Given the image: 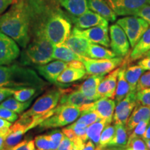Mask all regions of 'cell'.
Segmentation results:
<instances>
[{
  "label": "cell",
  "mask_w": 150,
  "mask_h": 150,
  "mask_svg": "<svg viewBox=\"0 0 150 150\" xmlns=\"http://www.w3.org/2000/svg\"><path fill=\"white\" fill-rule=\"evenodd\" d=\"M115 127L111 126V125H107L106 128L102 131L100 138H99V145L97 146H99L103 149H105L108 146L110 140L113 138L114 136H115Z\"/></svg>",
  "instance_id": "cell-33"
},
{
  "label": "cell",
  "mask_w": 150,
  "mask_h": 150,
  "mask_svg": "<svg viewBox=\"0 0 150 150\" xmlns=\"http://www.w3.org/2000/svg\"><path fill=\"white\" fill-rule=\"evenodd\" d=\"M143 57H150V50H148V51L144 54Z\"/></svg>",
  "instance_id": "cell-55"
},
{
  "label": "cell",
  "mask_w": 150,
  "mask_h": 150,
  "mask_svg": "<svg viewBox=\"0 0 150 150\" xmlns=\"http://www.w3.org/2000/svg\"><path fill=\"white\" fill-rule=\"evenodd\" d=\"M35 150H54V145L49 135L38 136L34 139Z\"/></svg>",
  "instance_id": "cell-34"
},
{
  "label": "cell",
  "mask_w": 150,
  "mask_h": 150,
  "mask_svg": "<svg viewBox=\"0 0 150 150\" xmlns=\"http://www.w3.org/2000/svg\"><path fill=\"white\" fill-rule=\"evenodd\" d=\"M16 0H0V15L4 13L9 6L12 5Z\"/></svg>",
  "instance_id": "cell-48"
},
{
  "label": "cell",
  "mask_w": 150,
  "mask_h": 150,
  "mask_svg": "<svg viewBox=\"0 0 150 150\" xmlns=\"http://www.w3.org/2000/svg\"><path fill=\"white\" fill-rule=\"evenodd\" d=\"M49 136H50V140H52V143L54 145V150H56L57 148L59 147V146L61 143V140H63V137L65 135L63 134V133L61 131L55 130L52 131L50 134H49Z\"/></svg>",
  "instance_id": "cell-43"
},
{
  "label": "cell",
  "mask_w": 150,
  "mask_h": 150,
  "mask_svg": "<svg viewBox=\"0 0 150 150\" xmlns=\"http://www.w3.org/2000/svg\"><path fill=\"white\" fill-rule=\"evenodd\" d=\"M115 108V101L107 97H102L91 104L84 105L80 108V109L81 112L83 110H93L98 115L101 120H103L109 125L112 120Z\"/></svg>",
  "instance_id": "cell-10"
},
{
  "label": "cell",
  "mask_w": 150,
  "mask_h": 150,
  "mask_svg": "<svg viewBox=\"0 0 150 150\" xmlns=\"http://www.w3.org/2000/svg\"><path fill=\"white\" fill-rule=\"evenodd\" d=\"M95 147L94 143L92 141H88L85 145V147L82 150H95Z\"/></svg>",
  "instance_id": "cell-51"
},
{
  "label": "cell",
  "mask_w": 150,
  "mask_h": 150,
  "mask_svg": "<svg viewBox=\"0 0 150 150\" xmlns=\"http://www.w3.org/2000/svg\"><path fill=\"white\" fill-rule=\"evenodd\" d=\"M115 57L117 56L112 51L95 43L91 42L90 44L88 58L94 59H109Z\"/></svg>",
  "instance_id": "cell-28"
},
{
  "label": "cell",
  "mask_w": 150,
  "mask_h": 150,
  "mask_svg": "<svg viewBox=\"0 0 150 150\" xmlns=\"http://www.w3.org/2000/svg\"><path fill=\"white\" fill-rule=\"evenodd\" d=\"M117 16H134L141 7L150 5V0H106Z\"/></svg>",
  "instance_id": "cell-13"
},
{
  "label": "cell",
  "mask_w": 150,
  "mask_h": 150,
  "mask_svg": "<svg viewBox=\"0 0 150 150\" xmlns=\"http://www.w3.org/2000/svg\"><path fill=\"white\" fill-rule=\"evenodd\" d=\"M86 74V69L67 66L58 77L57 83L63 84L72 83L85 77Z\"/></svg>",
  "instance_id": "cell-26"
},
{
  "label": "cell",
  "mask_w": 150,
  "mask_h": 150,
  "mask_svg": "<svg viewBox=\"0 0 150 150\" xmlns=\"http://www.w3.org/2000/svg\"><path fill=\"white\" fill-rule=\"evenodd\" d=\"M127 148H131L133 150H149L144 140L141 138H128L126 145Z\"/></svg>",
  "instance_id": "cell-39"
},
{
  "label": "cell",
  "mask_w": 150,
  "mask_h": 150,
  "mask_svg": "<svg viewBox=\"0 0 150 150\" xmlns=\"http://www.w3.org/2000/svg\"><path fill=\"white\" fill-rule=\"evenodd\" d=\"M62 132L63 133V134H64L65 136H67V138H70L72 141L73 140H74L76 137H77L76 136V134H75V133L74 132V131H73L72 129H71L70 128H67V127L63 128V130H62Z\"/></svg>",
  "instance_id": "cell-50"
},
{
  "label": "cell",
  "mask_w": 150,
  "mask_h": 150,
  "mask_svg": "<svg viewBox=\"0 0 150 150\" xmlns=\"http://www.w3.org/2000/svg\"><path fill=\"white\" fill-rule=\"evenodd\" d=\"M150 50V27L142 34L138 43L135 45L129 57L125 58L127 62L136 61L143 57L144 54Z\"/></svg>",
  "instance_id": "cell-22"
},
{
  "label": "cell",
  "mask_w": 150,
  "mask_h": 150,
  "mask_svg": "<svg viewBox=\"0 0 150 150\" xmlns=\"http://www.w3.org/2000/svg\"><path fill=\"white\" fill-rule=\"evenodd\" d=\"M7 150H35L34 140L25 139Z\"/></svg>",
  "instance_id": "cell-41"
},
{
  "label": "cell",
  "mask_w": 150,
  "mask_h": 150,
  "mask_svg": "<svg viewBox=\"0 0 150 150\" xmlns=\"http://www.w3.org/2000/svg\"><path fill=\"white\" fill-rule=\"evenodd\" d=\"M67 127V128L72 129V130L74 131V132L75 133V134H76V136L81 138L84 142H86L88 140L87 137V134H86V132H87V128H88L87 125H84L83 123L77 122H74V124H72V125H70V126Z\"/></svg>",
  "instance_id": "cell-36"
},
{
  "label": "cell",
  "mask_w": 150,
  "mask_h": 150,
  "mask_svg": "<svg viewBox=\"0 0 150 150\" xmlns=\"http://www.w3.org/2000/svg\"><path fill=\"white\" fill-rule=\"evenodd\" d=\"M45 85L32 69L17 64L0 65V87L15 90L29 87L42 89Z\"/></svg>",
  "instance_id": "cell-3"
},
{
  "label": "cell",
  "mask_w": 150,
  "mask_h": 150,
  "mask_svg": "<svg viewBox=\"0 0 150 150\" xmlns=\"http://www.w3.org/2000/svg\"><path fill=\"white\" fill-rule=\"evenodd\" d=\"M134 16L139 17L143 19L146 22H147L149 25H150V5L143 6L135 13Z\"/></svg>",
  "instance_id": "cell-44"
},
{
  "label": "cell",
  "mask_w": 150,
  "mask_h": 150,
  "mask_svg": "<svg viewBox=\"0 0 150 150\" xmlns=\"http://www.w3.org/2000/svg\"><path fill=\"white\" fill-rule=\"evenodd\" d=\"M38 88L33 87L23 88L18 90H15L13 93L14 98L21 102H27L32 98V97L36 93Z\"/></svg>",
  "instance_id": "cell-32"
},
{
  "label": "cell",
  "mask_w": 150,
  "mask_h": 150,
  "mask_svg": "<svg viewBox=\"0 0 150 150\" xmlns=\"http://www.w3.org/2000/svg\"><path fill=\"white\" fill-rule=\"evenodd\" d=\"M75 35H80L89 40L92 43L110 47V38L108 35V27H94L87 29H79L74 27L72 31Z\"/></svg>",
  "instance_id": "cell-12"
},
{
  "label": "cell",
  "mask_w": 150,
  "mask_h": 150,
  "mask_svg": "<svg viewBox=\"0 0 150 150\" xmlns=\"http://www.w3.org/2000/svg\"><path fill=\"white\" fill-rule=\"evenodd\" d=\"M54 45L45 38H33L24 48L21 62L24 65H42L53 60Z\"/></svg>",
  "instance_id": "cell-5"
},
{
  "label": "cell",
  "mask_w": 150,
  "mask_h": 150,
  "mask_svg": "<svg viewBox=\"0 0 150 150\" xmlns=\"http://www.w3.org/2000/svg\"><path fill=\"white\" fill-rule=\"evenodd\" d=\"M125 150H133L132 149H131V148H127V149H125Z\"/></svg>",
  "instance_id": "cell-56"
},
{
  "label": "cell",
  "mask_w": 150,
  "mask_h": 150,
  "mask_svg": "<svg viewBox=\"0 0 150 150\" xmlns=\"http://www.w3.org/2000/svg\"><path fill=\"white\" fill-rule=\"evenodd\" d=\"M90 10L96 13L107 21L115 22L117 15L110 6L106 0H88Z\"/></svg>",
  "instance_id": "cell-19"
},
{
  "label": "cell",
  "mask_w": 150,
  "mask_h": 150,
  "mask_svg": "<svg viewBox=\"0 0 150 150\" xmlns=\"http://www.w3.org/2000/svg\"><path fill=\"white\" fill-rule=\"evenodd\" d=\"M149 121L147 120H142L140 121L138 125H136V127L134 129V130L132 131L130 133L128 138H142L145 134L146 130L149 125Z\"/></svg>",
  "instance_id": "cell-38"
},
{
  "label": "cell",
  "mask_w": 150,
  "mask_h": 150,
  "mask_svg": "<svg viewBox=\"0 0 150 150\" xmlns=\"http://www.w3.org/2000/svg\"><path fill=\"white\" fill-rule=\"evenodd\" d=\"M63 95V89H52L38 97L33 106L27 111L24 112L20 118H29L35 120L39 125L45 120L50 117L54 109L59 104Z\"/></svg>",
  "instance_id": "cell-4"
},
{
  "label": "cell",
  "mask_w": 150,
  "mask_h": 150,
  "mask_svg": "<svg viewBox=\"0 0 150 150\" xmlns=\"http://www.w3.org/2000/svg\"><path fill=\"white\" fill-rule=\"evenodd\" d=\"M144 70L140 65H132L127 67L125 70V76L127 81L130 86L131 92H136V88L141 75L143 74Z\"/></svg>",
  "instance_id": "cell-27"
},
{
  "label": "cell",
  "mask_w": 150,
  "mask_h": 150,
  "mask_svg": "<svg viewBox=\"0 0 150 150\" xmlns=\"http://www.w3.org/2000/svg\"><path fill=\"white\" fill-rule=\"evenodd\" d=\"M150 88V70L144 74H142L138 81L137 85L136 91H141V90L149 88Z\"/></svg>",
  "instance_id": "cell-42"
},
{
  "label": "cell",
  "mask_w": 150,
  "mask_h": 150,
  "mask_svg": "<svg viewBox=\"0 0 150 150\" xmlns=\"http://www.w3.org/2000/svg\"><path fill=\"white\" fill-rule=\"evenodd\" d=\"M14 91L15 89L0 87V103L4 102L6 99L8 98L11 95H13Z\"/></svg>",
  "instance_id": "cell-47"
},
{
  "label": "cell",
  "mask_w": 150,
  "mask_h": 150,
  "mask_svg": "<svg viewBox=\"0 0 150 150\" xmlns=\"http://www.w3.org/2000/svg\"><path fill=\"white\" fill-rule=\"evenodd\" d=\"M71 150H75V149H71Z\"/></svg>",
  "instance_id": "cell-57"
},
{
  "label": "cell",
  "mask_w": 150,
  "mask_h": 150,
  "mask_svg": "<svg viewBox=\"0 0 150 150\" xmlns=\"http://www.w3.org/2000/svg\"><path fill=\"white\" fill-rule=\"evenodd\" d=\"M0 31L22 48L28 45L31 36L25 0H16L6 12L0 15Z\"/></svg>",
  "instance_id": "cell-2"
},
{
  "label": "cell",
  "mask_w": 150,
  "mask_h": 150,
  "mask_svg": "<svg viewBox=\"0 0 150 150\" xmlns=\"http://www.w3.org/2000/svg\"><path fill=\"white\" fill-rule=\"evenodd\" d=\"M69 16L77 17L89 10L88 0H56Z\"/></svg>",
  "instance_id": "cell-18"
},
{
  "label": "cell",
  "mask_w": 150,
  "mask_h": 150,
  "mask_svg": "<svg viewBox=\"0 0 150 150\" xmlns=\"http://www.w3.org/2000/svg\"><path fill=\"white\" fill-rule=\"evenodd\" d=\"M20 50L13 39L0 31V65H8L19 57Z\"/></svg>",
  "instance_id": "cell-11"
},
{
  "label": "cell",
  "mask_w": 150,
  "mask_h": 150,
  "mask_svg": "<svg viewBox=\"0 0 150 150\" xmlns=\"http://www.w3.org/2000/svg\"><path fill=\"white\" fill-rule=\"evenodd\" d=\"M115 133L113 138L110 140L108 146H115V147H126L128 134L125 125H115Z\"/></svg>",
  "instance_id": "cell-30"
},
{
  "label": "cell",
  "mask_w": 150,
  "mask_h": 150,
  "mask_svg": "<svg viewBox=\"0 0 150 150\" xmlns=\"http://www.w3.org/2000/svg\"><path fill=\"white\" fill-rule=\"evenodd\" d=\"M93 102L95 101L91 100L78 90L73 91L72 89H67L63 90V95L60 99L59 104L72 105L81 108L84 105L91 104Z\"/></svg>",
  "instance_id": "cell-17"
},
{
  "label": "cell",
  "mask_w": 150,
  "mask_h": 150,
  "mask_svg": "<svg viewBox=\"0 0 150 150\" xmlns=\"http://www.w3.org/2000/svg\"><path fill=\"white\" fill-rule=\"evenodd\" d=\"M110 47L117 57H125L129 52L128 38L124 30L118 24H112L109 28Z\"/></svg>",
  "instance_id": "cell-9"
},
{
  "label": "cell",
  "mask_w": 150,
  "mask_h": 150,
  "mask_svg": "<svg viewBox=\"0 0 150 150\" xmlns=\"http://www.w3.org/2000/svg\"><path fill=\"white\" fill-rule=\"evenodd\" d=\"M73 148H74L73 142L70 138H68L67 136H64L63 140H61V143H60L59 147L57 148L56 150H71Z\"/></svg>",
  "instance_id": "cell-45"
},
{
  "label": "cell",
  "mask_w": 150,
  "mask_h": 150,
  "mask_svg": "<svg viewBox=\"0 0 150 150\" xmlns=\"http://www.w3.org/2000/svg\"><path fill=\"white\" fill-rule=\"evenodd\" d=\"M101 120L99 117V116L95 111L91 110H83L81 112L80 117L76 120L77 122L83 123L84 125H87L88 127L89 125H92L95 122Z\"/></svg>",
  "instance_id": "cell-35"
},
{
  "label": "cell",
  "mask_w": 150,
  "mask_h": 150,
  "mask_svg": "<svg viewBox=\"0 0 150 150\" xmlns=\"http://www.w3.org/2000/svg\"><path fill=\"white\" fill-rule=\"evenodd\" d=\"M67 67V63L56 60L55 61L48 63L42 65H36V70L48 81L51 83H57V79L63 70Z\"/></svg>",
  "instance_id": "cell-15"
},
{
  "label": "cell",
  "mask_w": 150,
  "mask_h": 150,
  "mask_svg": "<svg viewBox=\"0 0 150 150\" xmlns=\"http://www.w3.org/2000/svg\"><path fill=\"white\" fill-rule=\"evenodd\" d=\"M142 68L145 70H150V57H145L138 63Z\"/></svg>",
  "instance_id": "cell-49"
},
{
  "label": "cell",
  "mask_w": 150,
  "mask_h": 150,
  "mask_svg": "<svg viewBox=\"0 0 150 150\" xmlns=\"http://www.w3.org/2000/svg\"><path fill=\"white\" fill-rule=\"evenodd\" d=\"M146 142V145H147L148 149L150 150V139H145L144 140Z\"/></svg>",
  "instance_id": "cell-54"
},
{
  "label": "cell",
  "mask_w": 150,
  "mask_h": 150,
  "mask_svg": "<svg viewBox=\"0 0 150 150\" xmlns=\"http://www.w3.org/2000/svg\"><path fill=\"white\" fill-rule=\"evenodd\" d=\"M83 57L74 53L68 47L63 44L54 45L53 52V59L60 60L66 62H72L74 61H83Z\"/></svg>",
  "instance_id": "cell-25"
},
{
  "label": "cell",
  "mask_w": 150,
  "mask_h": 150,
  "mask_svg": "<svg viewBox=\"0 0 150 150\" xmlns=\"http://www.w3.org/2000/svg\"><path fill=\"white\" fill-rule=\"evenodd\" d=\"M104 75H91L81 85L77 87V90L81 92L86 97L93 101L99 99L97 95V87Z\"/></svg>",
  "instance_id": "cell-20"
},
{
  "label": "cell",
  "mask_w": 150,
  "mask_h": 150,
  "mask_svg": "<svg viewBox=\"0 0 150 150\" xmlns=\"http://www.w3.org/2000/svg\"><path fill=\"white\" fill-rule=\"evenodd\" d=\"M91 43L85 38L72 33L64 44L78 55L82 57H88V52Z\"/></svg>",
  "instance_id": "cell-21"
},
{
  "label": "cell",
  "mask_w": 150,
  "mask_h": 150,
  "mask_svg": "<svg viewBox=\"0 0 150 150\" xmlns=\"http://www.w3.org/2000/svg\"><path fill=\"white\" fill-rule=\"evenodd\" d=\"M11 126V123L10 122L0 118V135L5 137L6 138Z\"/></svg>",
  "instance_id": "cell-46"
},
{
  "label": "cell",
  "mask_w": 150,
  "mask_h": 150,
  "mask_svg": "<svg viewBox=\"0 0 150 150\" xmlns=\"http://www.w3.org/2000/svg\"><path fill=\"white\" fill-rule=\"evenodd\" d=\"M142 139L145 140V139H150V124L148 125V127L147 128V130H146L145 134H144L143 138Z\"/></svg>",
  "instance_id": "cell-52"
},
{
  "label": "cell",
  "mask_w": 150,
  "mask_h": 150,
  "mask_svg": "<svg viewBox=\"0 0 150 150\" xmlns=\"http://www.w3.org/2000/svg\"><path fill=\"white\" fill-rule=\"evenodd\" d=\"M122 57H115L109 59H94L83 57V62L88 75H104L120 66Z\"/></svg>",
  "instance_id": "cell-8"
},
{
  "label": "cell",
  "mask_w": 150,
  "mask_h": 150,
  "mask_svg": "<svg viewBox=\"0 0 150 150\" xmlns=\"http://www.w3.org/2000/svg\"><path fill=\"white\" fill-rule=\"evenodd\" d=\"M4 140H5V137H4L0 135V150L2 149L4 143Z\"/></svg>",
  "instance_id": "cell-53"
},
{
  "label": "cell",
  "mask_w": 150,
  "mask_h": 150,
  "mask_svg": "<svg viewBox=\"0 0 150 150\" xmlns=\"http://www.w3.org/2000/svg\"><path fill=\"white\" fill-rule=\"evenodd\" d=\"M129 63L127 61L123 60L122 63L120 67L119 72L117 74V88L115 90V99L117 102H120L128 94L131 92L130 86L128 82L127 81L125 76V70H126L127 65Z\"/></svg>",
  "instance_id": "cell-24"
},
{
  "label": "cell",
  "mask_w": 150,
  "mask_h": 150,
  "mask_svg": "<svg viewBox=\"0 0 150 150\" xmlns=\"http://www.w3.org/2000/svg\"><path fill=\"white\" fill-rule=\"evenodd\" d=\"M0 118L10 122H14L18 120V115L16 112L0 106Z\"/></svg>",
  "instance_id": "cell-40"
},
{
  "label": "cell",
  "mask_w": 150,
  "mask_h": 150,
  "mask_svg": "<svg viewBox=\"0 0 150 150\" xmlns=\"http://www.w3.org/2000/svg\"><path fill=\"white\" fill-rule=\"evenodd\" d=\"M31 36L45 38L54 45L65 43L71 34L72 22L56 0H25Z\"/></svg>",
  "instance_id": "cell-1"
},
{
  "label": "cell",
  "mask_w": 150,
  "mask_h": 150,
  "mask_svg": "<svg viewBox=\"0 0 150 150\" xmlns=\"http://www.w3.org/2000/svg\"><path fill=\"white\" fill-rule=\"evenodd\" d=\"M68 17L71 22L74 25V27L79 29H87L98 26L108 27V21L96 13L90 10L79 16L73 17L68 16Z\"/></svg>",
  "instance_id": "cell-14"
},
{
  "label": "cell",
  "mask_w": 150,
  "mask_h": 150,
  "mask_svg": "<svg viewBox=\"0 0 150 150\" xmlns=\"http://www.w3.org/2000/svg\"><path fill=\"white\" fill-rule=\"evenodd\" d=\"M29 130H30L29 125L19 119L13 125H11L9 128L8 134L6 137L1 150L9 149L10 148L16 146L17 144L21 142L24 134Z\"/></svg>",
  "instance_id": "cell-16"
},
{
  "label": "cell",
  "mask_w": 150,
  "mask_h": 150,
  "mask_svg": "<svg viewBox=\"0 0 150 150\" xmlns=\"http://www.w3.org/2000/svg\"><path fill=\"white\" fill-rule=\"evenodd\" d=\"M117 24L126 33L132 48L138 43L149 26L143 19L134 16L119 19L117 20Z\"/></svg>",
  "instance_id": "cell-7"
},
{
  "label": "cell",
  "mask_w": 150,
  "mask_h": 150,
  "mask_svg": "<svg viewBox=\"0 0 150 150\" xmlns=\"http://www.w3.org/2000/svg\"><path fill=\"white\" fill-rule=\"evenodd\" d=\"M31 103V99H30L28 102H19L15 98H13V97H8V99L4 101L0 104V106L6 108H8V109L12 110V111L17 112V113H21L24 110L27 109V108L30 106Z\"/></svg>",
  "instance_id": "cell-31"
},
{
  "label": "cell",
  "mask_w": 150,
  "mask_h": 150,
  "mask_svg": "<svg viewBox=\"0 0 150 150\" xmlns=\"http://www.w3.org/2000/svg\"><path fill=\"white\" fill-rule=\"evenodd\" d=\"M81 109L72 105L58 104L54 109L53 114L40 125L43 129H54L66 126L77 119L81 115Z\"/></svg>",
  "instance_id": "cell-6"
},
{
  "label": "cell",
  "mask_w": 150,
  "mask_h": 150,
  "mask_svg": "<svg viewBox=\"0 0 150 150\" xmlns=\"http://www.w3.org/2000/svg\"><path fill=\"white\" fill-rule=\"evenodd\" d=\"M142 120L150 121V108L136 104L134 112L131 114L125 125L127 131L131 133L136 125Z\"/></svg>",
  "instance_id": "cell-23"
},
{
  "label": "cell",
  "mask_w": 150,
  "mask_h": 150,
  "mask_svg": "<svg viewBox=\"0 0 150 150\" xmlns=\"http://www.w3.org/2000/svg\"><path fill=\"white\" fill-rule=\"evenodd\" d=\"M107 125H108V124L103 120H99L89 125L87 128V132H86L88 139H90L93 143L98 145L102 131L104 130V127Z\"/></svg>",
  "instance_id": "cell-29"
},
{
  "label": "cell",
  "mask_w": 150,
  "mask_h": 150,
  "mask_svg": "<svg viewBox=\"0 0 150 150\" xmlns=\"http://www.w3.org/2000/svg\"><path fill=\"white\" fill-rule=\"evenodd\" d=\"M137 104L150 108V88L136 91Z\"/></svg>",
  "instance_id": "cell-37"
}]
</instances>
